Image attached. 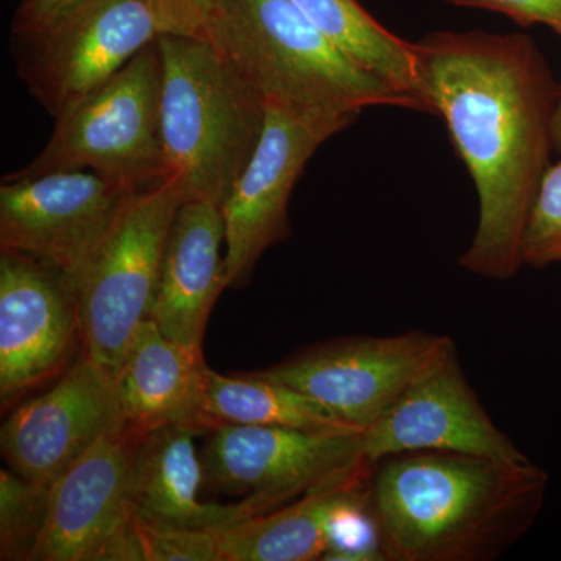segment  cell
Returning <instances> with one entry per match:
<instances>
[{"label":"cell","instance_id":"cell-20","mask_svg":"<svg viewBox=\"0 0 561 561\" xmlns=\"http://www.w3.org/2000/svg\"><path fill=\"white\" fill-rule=\"evenodd\" d=\"M202 420L209 431L221 424L279 426L316 432L364 431L301 391L245 373L225 376L206 368Z\"/></svg>","mask_w":561,"mask_h":561},{"label":"cell","instance_id":"cell-9","mask_svg":"<svg viewBox=\"0 0 561 561\" xmlns=\"http://www.w3.org/2000/svg\"><path fill=\"white\" fill-rule=\"evenodd\" d=\"M265 106L260 144L221 206L227 284L236 289L247 286L262 254L289 236L290 195L312 154L356 121Z\"/></svg>","mask_w":561,"mask_h":561},{"label":"cell","instance_id":"cell-18","mask_svg":"<svg viewBox=\"0 0 561 561\" xmlns=\"http://www.w3.org/2000/svg\"><path fill=\"white\" fill-rule=\"evenodd\" d=\"M203 350L165 337L150 319L139 324L116 375L125 424L147 432L202 420Z\"/></svg>","mask_w":561,"mask_h":561},{"label":"cell","instance_id":"cell-24","mask_svg":"<svg viewBox=\"0 0 561 561\" xmlns=\"http://www.w3.org/2000/svg\"><path fill=\"white\" fill-rule=\"evenodd\" d=\"M561 262V161L549 165L531 206L523 241V264L542 268Z\"/></svg>","mask_w":561,"mask_h":561},{"label":"cell","instance_id":"cell-28","mask_svg":"<svg viewBox=\"0 0 561 561\" xmlns=\"http://www.w3.org/2000/svg\"><path fill=\"white\" fill-rule=\"evenodd\" d=\"M79 0H21L13 21V35L38 32Z\"/></svg>","mask_w":561,"mask_h":561},{"label":"cell","instance_id":"cell-17","mask_svg":"<svg viewBox=\"0 0 561 561\" xmlns=\"http://www.w3.org/2000/svg\"><path fill=\"white\" fill-rule=\"evenodd\" d=\"M208 427L180 423L158 427L140 438L133 461L131 496L142 522L179 529L224 531L262 511L253 501L203 504L198 500L205 472L194 438Z\"/></svg>","mask_w":561,"mask_h":561},{"label":"cell","instance_id":"cell-25","mask_svg":"<svg viewBox=\"0 0 561 561\" xmlns=\"http://www.w3.org/2000/svg\"><path fill=\"white\" fill-rule=\"evenodd\" d=\"M135 526L142 561H219L221 531L154 526L138 516Z\"/></svg>","mask_w":561,"mask_h":561},{"label":"cell","instance_id":"cell-12","mask_svg":"<svg viewBox=\"0 0 561 561\" xmlns=\"http://www.w3.org/2000/svg\"><path fill=\"white\" fill-rule=\"evenodd\" d=\"M83 353L79 284L57 265L0 253V401L10 408Z\"/></svg>","mask_w":561,"mask_h":561},{"label":"cell","instance_id":"cell-4","mask_svg":"<svg viewBox=\"0 0 561 561\" xmlns=\"http://www.w3.org/2000/svg\"><path fill=\"white\" fill-rule=\"evenodd\" d=\"M158 44L165 176L183 202L221 208L260 144L264 98L210 41L162 33Z\"/></svg>","mask_w":561,"mask_h":561},{"label":"cell","instance_id":"cell-8","mask_svg":"<svg viewBox=\"0 0 561 561\" xmlns=\"http://www.w3.org/2000/svg\"><path fill=\"white\" fill-rule=\"evenodd\" d=\"M364 432L221 424L203 451L205 482L221 493L245 496L262 513L275 511L371 460Z\"/></svg>","mask_w":561,"mask_h":561},{"label":"cell","instance_id":"cell-16","mask_svg":"<svg viewBox=\"0 0 561 561\" xmlns=\"http://www.w3.org/2000/svg\"><path fill=\"white\" fill-rule=\"evenodd\" d=\"M224 213L205 201L183 202L176 210L149 319L171 341L203 350L210 311L227 289Z\"/></svg>","mask_w":561,"mask_h":561},{"label":"cell","instance_id":"cell-23","mask_svg":"<svg viewBox=\"0 0 561 561\" xmlns=\"http://www.w3.org/2000/svg\"><path fill=\"white\" fill-rule=\"evenodd\" d=\"M368 491L335 505L328 519V551L323 560L382 561L378 526L368 508Z\"/></svg>","mask_w":561,"mask_h":561},{"label":"cell","instance_id":"cell-14","mask_svg":"<svg viewBox=\"0 0 561 561\" xmlns=\"http://www.w3.org/2000/svg\"><path fill=\"white\" fill-rule=\"evenodd\" d=\"M122 426L116 378L83 351L49 390L11 413L0 431V448L11 471L50 486Z\"/></svg>","mask_w":561,"mask_h":561},{"label":"cell","instance_id":"cell-3","mask_svg":"<svg viewBox=\"0 0 561 561\" xmlns=\"http://www.w3.org/2000/svg\"><path fill=\"white\" fill-rule=\"evenodd\" d=\"M206 39L265 102L351 119L371 106L426 113L415 98L351 60L294 0H217Z\"/></svg>","mask_w":561,"mask_h":561},{"label":"cell","instance_id":"cell-7","mask_svg":"<svg viewBox=\"0 0 561 561\" xmlns=\"http://www.w3.org/2000/svg\"><path fill=\"white\" fill-rule=\"evenodd\" d=\"M160 35L149 0H79L47 27L14 35L18 76L58 119Z\"/></svg>","mask_w":561,"mask_h":561},{"label":"cell","instance_id":"cell-5","mask_svg":"<svg viewBox=\"0 0 561 561\" xmlns=\"http://www.w3.org/2000/svg\"><path fill=\"white\" fill-rule=\"evenodd\" d=\"M158 38L55 119L54 133L38 157L10 176L91 171L131 191L147 190L168 179L162 154Z\"/></svg>","mask_w":561,"mask_h":561},{"label":"cell","instance_id":"cell-11","mask_svg":"<svg viewBox=\"0 0 561 561\" xmlns=\"http://www.w3.org/2000/svg\"><path fill=\"white\" fill-rule=\"evenodd\" d=\"M451 343L446 335L421 331L390 337H343L309 346L250 375L301 391L365 431Z\"/></svg>","mask_w":561,"mask_h":561},{"label":"cell","instance_id":"cell-22","mask_svg":"<svg viewBox=\"0 0 561 561\" xmlns=\"http://www.w3.org/2000/svg\"><path fill=\"white\" fill-rule=\"evenodd\" d=\"M50 486L0 470V560H31L49 512Z\"/></svg>","mask_w":561,"mask_h":561},{"label":"cell","instance_id":"cell-2","mask_svg":"<svg viewBox=\"0 0 561 561\" xmlns=\"http://www.w3.org/2000/svg\"><path fill=\"white\" fill-rule=\"evenodd\" d=\"M548 482L530 460L402 453L376 461L367 505L386 560L490 561L529 530Z\"/></svg>","mask_w":561,"mask_h":561},{"label":"cell","instance_id":"cell-13","mask_svg":"<svg viewBox=\"0 0 561 561\" xmlns=\"http://www.w3.org/2000/svg\"><path fill=\"white\" fill-rule=\"evenodd\" d=\"M135 192L91 171L3 176L0 250L50 262L79 284Z\"/></svg>","mask_w":561,"mask_h":561},{"label":"cell","instance_id":"cell-29","mask_svg":"<svg viewBox=\"0 0 561 561\" xmlns=\"http://www.w3.org/2000/svg\"><path fill=\"white\" fill-rule=\"evenodd\" d=\"M553 149L559 151L561 154V84H560V95L559 103H557L556 116H553Z\"/></svg>","mask_w":561,"mask_h":561},{"label":"cell","instance_id":"cell-6","mask_svg":"<svg viewBox=\"0 0 561 561\" xmlns=\"http://www.w3.org/2000/svg\"><path fill=\"white\" fill-rule=\"evenodd\" d=\"M181 203L175 176L131 194L79 280L84 354L114 378L133 335L149 319L165 241Z\"/></svg>","mask_w":561,"mask_h":561},{"label":"cell","instance_id":"cell-27","mask_svg":"<svg viewBox=\"0 0 561 561\" xmlns=\"http://www.w3.org/2000/svg\"><path fill=\"white\" fill-rule=\"evenodd\" d=\"M457 7L496 11L523 27L548 25L561 36V0H446Z\"/></svg>","mask_w":561,"mask_h":561},{"label":"cell","instance_id":"cell-26","mask_svg":"<svg viewBox=\"0 0 561 561\" xmlns=\"http://www.w3.org/2000/svg\"><path fill=\"white\" fill-rule=\"evenodd\" d=\"M217 0H149L162 33L206 39Z\"/></svg>","mask_w":561,"mask_h":561},{"label":"cell","instance_id":"cell-19","mask_svg":"<svg viewBox=\"0 0 561 561\" xmlns=\"http://www.w3.org/2000/svg\"><path fill=\"white\" fill-rule=\"evenodd\" d=\"M375 467L376 461H367L341 481L221 531L219 561L323 560L331 512L342 501L370 489Z\"/></svg>","mask_w":561,"mask_h":561},{"label":"cell","instance_id":"cell-10","mask_svg":"<svg viewBox=\"0 0 561 561\" xmlns=\"http://www.w3.org/2000/svg\"><path fill=\"white\" fill-rule=\"evenodd\" d=\"M142 435L127 424L110 432L51 483L32 561H142L131 496Z\"/></svg>","mask_w":561,"mask_h":561},{"label":"cell","instance_id":"cell-21","mask_svg":"<svg viewBox=\"0 0 561 561\" xmlns=\"http://www.w3.org/2000/svg\"><path fill=\"white\" fill-rule=\"evenodd\" d=\"M295 5L328 39L394 90L421 98L415 44L400 38L368 13L357 0H294Z\"/></svg>","mask_w":561,"mask_h":561},{"label":"cell","instance_id":"cell-1","mask_svg":"<svg viewBox=\"0 0 561 561\" xmlns=\"http://www.w3.org/2000/svg\"><path fill=\"white\" fill-rule=\"evenodd\" d=\"M420 92L474 181L479 224L459 265L507 280L551 165L560 84L526 33L432 32L415 41Z\"/></svg>","mask_w":561,"mask_h":561},{"label":"cell","instance_id":"cell-15","mask_svg":"<svg viewBox=\"0 0 561 561\" xmlns=\"http://www.w3.org/2000/svg\"><path fill=\"white\" fill-rule=\"evenodd\" d=\"M365 453L378 461L394 454L453 451L502 461H527L493 423L461 370L451 343L364 432Z\"/></svg>","mask_w":561,"mask_h":561}]
</instances>
